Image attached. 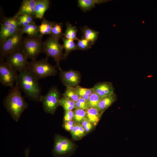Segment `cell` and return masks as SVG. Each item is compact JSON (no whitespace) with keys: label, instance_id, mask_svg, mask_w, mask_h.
Instances as JSON below:
<instances>
[{"label":"cell","instance_id":"cell-29","mask_svg":"<svg viewBox=\"0 0 157 157\" xmlns=\"http://www.w3.org/2000/svg\"><path fill=\"white\" fill-rule=\"evenodd\" d=\"M59 106H62L65 112L76 108V102L63 97L59 101Z\"/></svg>","mask_w":157,"mask_h":157},{"label":"cell","instance_id":"cell-8","mask_svg":"<svg viewBox=\"0 0 157 157\" xmlns=\"http://www.w3.org/2000/svg\"><path fill=\"white\" fill-rule=\"evenodd\" d=\"M28 58L22 49L15 51L5 58L6 62L17 72L27 69Z\"/></svg>","mask_w":157,"mask_h":157},{"label":"cell","instance_id":"cell-21","mask_svg":"<svg viewBox=\"0 0 157 157\" xmlns=\"http://www.w3.org/2000/svg\"><path fill=\"white\" fill-rule=\"evenodd\" d=\"M63 24L61 22H52L50 36L59 40L63 36Z\"/></svg>","mask_w":157,"mask_h":157},{"label":"cell","instance_id":"cell-24","mask_svg":"<svg viewBox=\"0 0 157 157\" xmlns=\"http://www.w3.org/2000/svg\"><path fill=\"white\" fill-rule=\"evenodd\" d=\"M63 42L62 47L65 51L64 53V56L66 59L69 53L72 51L78 50L74 40L66 38L64 37L62 38Z\"/></svg>","mask_w":157,"mask_h":157},{"label":"cell","instance_id":"cell-4","mask_svg":"<svg viewBox=\"0 0 157 157\" xmlns=\"http://www.w3.org/2000/svg\"><path fill=\"white\" fill-rule=\"evenodd\" d=\"M43 53L48 58L51 57L56 62V67L60 70H61L60 63L61 60H65L63 53V48L58 40L49 36L43 42Z\"/></svg>","mask_w":157,"mask_h":157},{"label":"cell","instance_id":"cell-14","mask_svg":"<svg viewBox=\"0 0 157 157\" xmlns=\"http://www.w3.org/2000/svg\"><path fill=\"white\" fill-rule=\"evenodd\" d=\"M107 0H78V5L84 12H87L94 8L96 5L108 1Z\"/></svg>","mask_w":157,"mask_h":157},{"label":"cell","instance_id":"cell-11","mask_svg":"<svg viewBox=\"0 0 157 157\" xmlns=\"http://www.w3.org/2000/svg\"><path fill=\"white\" fill-rule=\"evenodd\" d=\"M59 75L61 81L66 88L75 87L81 82V74L78 71L61 69L60 70Z\"/></svg>","mask_w":157,"mask_h":157},{"label":"cell","instance_id":"cell-1","mask_svg":"<svg viewBox=\"0 0 157 157\" xmlns=\"http://www.w3.org/2000/svg\"><path fill=\"white\" fill-rule=\"evenodd\" d=\"M39 79L35 75L26 69L19 72L15 84L29 99L40 102L42 95Z\"/></svg>","mask_w":157,"mask_h":157},{"label":"cell","instance_id":"cell-3","mask_svg":"<svg viewBox=\"0 0 157 157\" xmlns=\"http://www.w3.org/2000/svg\"><path fill=\"white\" fill-rule=\"evenodd\" d=\"M48 59L46 58L39 60H32L28 62L27 69L39 79L55 75L57 73L56 67L49 63Z\"/></svg>","mask_w":157,"mask_h":157},{"label":"cell","instance_id":"cell-2","mask_svg":"<svg viewBox=\"0 0 157 157\" xmlns=\"http://www.w3.org/2000/svg\"><path fill=\"white\" fill-rule=\"evenodd\" d=\"M3 105L12 118L17 121L28 105L22 96L19 87L15 84L11 88L3 100Z\"/></svg>","mask_w":157,"mask_h":157},{"label":"cell","instance_id":"cell-16","mask_svg":"<svg viewBox=\"0 0 157 157\" xmlns=\"http://www.w3.org/2000/svg\"><path fill=\"white\" fill-rule=\"evenodd\" d=\"M85 111L86 118L94 126L97 125L103 113L94 108H88Z\"/></svg>","mask_w":157,"mask_h":157},{"label":"cell","instance_id":"cell-26","mask_svg":"<svg viewBox=\"0 0 157 157\" xmlns=\"http://www.w3.org/2000/svg\"><path fill=\"white\" fill-rule=\"evenodd\" d=\"M18 24L21 28L26 26L33 22L35 18L29 14H24L20 15L17 17Z\"/></svg>","mask_w":157,"mask_h":157},{"label":"cell","instance_id":"cell-34","mask_svg":"<svg viewBox=\"0 0 157 157\" xmlns=\"http://www.w3.org/2000/svg\"><path fill=\"white\" fill-rule=\"evenodd\" d=\"M76 108L86 110L88 109L87 101L85 99L79 97L78 101L76 102Z\"/></svg>","mask_w":157,"mask_h":157},{"label":"cell","instance_id":"cell-32","mask_svg":"<svg viewBox=\"0 0 157 157\" xmlns=\"http://www.w3.org/2000/svg\"><path fill=\"white\" fill-rule=\"evenodd\" d=\"M94 44L85 39L81 38L78 40L76 46L78 50H86L91 48Z\"/></svg>","mask_w":157,"mask_h":157},{"label":"cell","instance_id":"cell-37","mask_svg":"<svg viewBox=\"0 0 157 157\" xmlns=\"http://www.w3.org/2000/svg\"><path fill=\"white\" fill-rule=\"evenodd\" d=\"M74 115V111L72 110L65 112L64 117V122L73 120Z\"/></svg>","mask_w":157,"mask_h":157},{"label":"cell","instance_id":"cell-12","mask_svg":"<svg viewBox=\"0 0 157 157\" xmlns=\"http://www.w3.org/2000/svg\"><path fill=\"white\" fill-rule=\"evenodd\" d=\"M36 4V0H22L18 11L14 16L17 17L21 15L29 14L35 18Z\"/></svg>","mask_w":157,"mask_h":157},{"label":"cell","instance_id":"cell-36","mask_svg":"<svg viewBox=\"0 0 157 157\" xmlns=\"http://www.w3.org/2000/svg\"><path fill=\"white\" fill-rule=\"evenodd\" d=\"M77 124L74 120H72L64 122L63 126L66 130L70 132L74 129Z\"/></svg>","mask_w":157,"mask_h":157},{"label":"cell","instance_id":"cell-22","mask_svg":"<svg viewBox=\"0 0 157 157\" xmlns=\"http://www.w3.org/2000/svg\"><path fill=\"white\" fill-rule=\"evenodd\" d=\"M52 22L48 20L44 17L42 19L40 25L38 26L40 37L42 38L43 35H48L50 36L52 25Z\"/></svg>","mask_w":157,"mask_h":157},{"label":"cell","instance_id":"cell-33","mask_svg":"<svg viewBox=\"0 0 157 157\" xmlns=\"http://www.w3.org/2000/svg\"><path fill=\"white\" fill-rule=\"evenodd\" d=\"M73 120L76 123H81L85 118V110L76 108L74 109Z\"/></svg>","mask_w":157,"mask_h":157},{"label":"cell","instance_id":"cell-23","mask_svg":"<svg viewBox=\"0 0 157 157\" xmlns=\"http://www.w3.org/2000/svg\"><path fill=\"white\" fill-rule=\"evenodd\" d=\"M66 29L64 33V37L73 40L79 39L77 37L76 34L78 29L76 26H73L69 22H66Z\"/></svg>","mask_w":157,"mask_h":157},{"label":"cell","instance_id":"cell-28","mask_svg":"<svg viewBox=\"0 0 157 157\" xmlns=\"http://www.w3.org/2000/svg\"><path fill=\"white\" fill-rule=\"evenodd\" d=\"M63 95L75 102L78 101L80 97L75 87L66 88Z\"/></svg>","mask_w":157,"mask_h":157},{"label":"cell","instance_id":"cell-13","mask_svg":"<svg viewBox=\"0 0 157 157\" xmlns=\"http://www.w3.org/2000/svg\"><path fill=\"white\" fill-rule=\"evenodd\" d=\"M93 88L94 92L101 97L112 94L114 93L115 90L112 83L110 82L97 83Z\"/></svg>","mask_w":157,"mask_h":157},{"label":"cell","instance_id":"cell-17","mask_svg":"<svg viewBox=\"0 0 157 157\" xmlns=\"http://www.w3.org/2000/svg\"><path fill=\"white\" fill-rule=\"evenodd\" d=\"M35 19H42L45 12L49 8L50 1L49 0H36Z\"/></svg>","mask_w":157,"mask_h":157},{"label":"cell","instance_id":"cell-19","mask_svg":"<svg viewBox=\"0 0 157 157\" xmlns=\"http://www.w3.org/2000/svg\"><path fill=\"white\" fill-rule=\"evenodd\" d=\"M82 33V38L85 39L94 43L98 39L99 32L92 29L87 26L81 28Z\"/></svg>","mask_w":157,"mask_h":157},{"label":"cell","instance_id":"cell-7","mask_svg":"<svg viewBox=\"0 0 157 157\" xmlns=\"http://www.w3.org/2000/svg\"><path fill=\"white\" fill-rule=\"evenodd\" d=\"M60 97V92L56 87L50 88L46 94L42 95L41 99L44 111L46 113L54 114L59 106Z\"/></svg>","mask_w":157,"mask_h":157},{"label":"cell","instance_id":"cell-31","mask_svg":"<svg viewBox=\"0 0 157 157\" xmlns=\"http://www.w3.org/2000/svg\"><path fill=\"white\" fill-rule=\"evenodd\" d=\"M101 98L95 92L91 94L87 101L88 109L91 108H96Z\"/></svg>","mask_w":157,"mask_h":157},{"label":"cell","instance_id":"cell-15","mask_svg":"<svg viewBox=\"0 0 157 157\" xmlns=\"http://www.w3.org/2000/svg\"><path fill=\"white\" fill-rule=\"evenodd\" d=\"M117 98L116 94L115 93L101 97L96 108L104 113L115 101Z\"/></svg>","mask_w":157,"mask_h":157},{"label":"cell","instance_id":"cell-35","mask_svg":"<svg viewBox=\"0 0 157 157\" xmlns=\"http://www.w3.org/2000/svg\"><path fill=\"white\" fill-rule=\"evenodd\" d=\"M81 124L87 133L90 131L94 126L86 118L82 121Z\"/></svg>","mask_w":157,"mask_h":157},{"label":"cell","instance_id":"cell-5","mask_svg":"<svg viewBox=\"0 0 157 157\" xmlns=\"http://www.w3.org/2000/svg\"><path fill=\"white\" fill-rule=\"evenodd\" d=\"M43 42L40 37L27 36L23 38L22 49L28 58L35 60L40 53H43Z\"/></svg>","mask_w":157,"mask_h":157},{"label":"cell","instance_id":"cell-9","mask_svg":"<svg viewBox=\"0 0 157 157\" xmlns=\"http://www.w3.org/2000/svg\"><path fill=\"white\" fill-rule=\"evenodd\" d=\"M17 72L4 60L0 59V82L5 86H14L18 76Z\"/></svg>","mask_w":157,"mask_h":157},{"label":"cell","instance_id":"cell-6","mask_svg":"<svg viewBox=\"0 0 157 157\" xmlns=\"http://www.w3.org/2000/svg\"><path fill=\"white\" fill-rule=\"evenodd\" d=\"M23 38V34L19 30L7 39L0 46V59L4 60L10 53L22 49Z\"/></svg>","mask_w":157,"mask_h":157},{"label":"cell","instance_id":"cell-10","mask_svg":"<svg viewBox=\"0 0 157 157\" xmlns=\"http://www.w3.org/2000/svg\"><path fill=\"white\" fill-rule=\"evenodd\" d=\"M73 147V143L69 140L57 135L55 137L53 154L57 156H62L71 151Z\"/></svg>","mask_w":157,"mask_h":157},{"label":"cell","instance_id":"cell-27","mask_svg":"<svg viewBox=\"0 0 157 157\" xmlns=\"http://www.w3.org/2000/svg\"><path fill=\"white\" fill-rule=\"evenodd\" d=\"M70 132L73 138L75 140L80 138L87 133L81 123H77Z\"/></svg>","mask_w":157,"mask_h":157},{"label":"cell","instance_id":"cell-38","mask_svg":"<svg viewBox=\"0 0 157 157\" xmlns=\"http://www.w3.org/2000/svg\"><path fill=\"white\" fill-rule=\"evenodd\" d=\"M30 150L29 147L26 149L24 151L25 157H28V155L29 154Z\"/></svg>","mask_w":157,"mask_h":157},{"label":"cell","instance_id":"cell-20","mask_svg":"<svg viewBox=\"0 0 157 157\" xmlns=\"http://www.w3.org/2000/svg\"><path fill=\"white\" fill-rule=\"evenodd\" d=\"M20 31L22 34L25 33L28 36L40 37L38 26L35 22L21 28Z\"/></svg>","mask_w":157,"mask_h":157},{"label":"cell","instance_id":"cell-25","mask_svg":"<svg viewBox=\"0 0 157 157\" xmlns=\"http://www.w3.org/2000/svg\"><path fill=\"white\" fill-rule=\"evenodd\" d=\"M0 22L3 25L10 27L12 28L19 30L17 17L14 16L13 17H3L1 19Z\"/></svg>","mask_w":157,"mask_h":157},{"label":"cell","instance_id":"cell-30","mask_svg":"<svg viewBox=\"0 0 157 157\" xmlns=\"http://www.w3.org/2000/svg\"><path fill=\"white\" fill-rule=\"evenodd\" d=\"M80 97L82 98L87 101L89 96L94 92L93 88H87L77 85L75 87Z\"/></svg>","mask_w":157,"mask_h":157},{"label":"cell","instance_id":"cell-18","mask_svg":"<svg viewBox=\"0 0 157 157\" xmlns=\"http://www.w3.org/2000/svg\"><path fill=\"white\" fill-rule=\"evenodd\" d=\"M0 46L8 38L16 34L20 30L5 26L1 22Z\"/></svg>","mask_w":157,"mask_h":157}]
</instances>
